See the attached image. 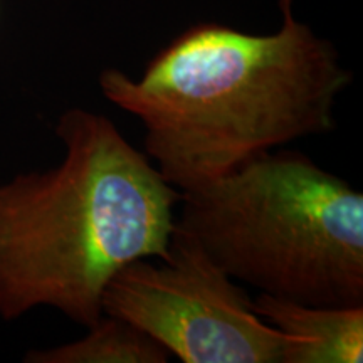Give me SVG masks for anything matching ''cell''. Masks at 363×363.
<instances>
[{
	"label": "cell",
	"mask_w": 363,
	"mask_h": 363,
	"mask_svg": "<svg viewBox=\"0 0 363 363\" xmlns=\"http://www.w3.org/2000/svg\"><path fill=\"white\" fill-rule=\"evenodd\" d=\"M84 338L49 352H35V363H165L170 353L121 318L104 315Z\"/></svg>",
	"instance_id": "8992f818"
},
{
	"label": "cell",
	"mask_w": 363,
	"mask_h": 363,
	"mask_svg": "<svg viewBox=\"0 0 363 363\" xmlns=\"http://www.w3.org/2000/svg\"><path fill=\"white\" fill-rule=\"evenodd\" d=\"M61 165L0 185V316L52 306L91 328L121 267L169 259L180 190L110 118L72 108Z\"/></svg>",
	"instance_id": "7a4b0ae2"
},
{
	"label": "cell",
	"mask_w": 363,
	"mask_h": 363,
	"mask_svg": "<svg viewBox=\"0 0 363 363\" xmlns=\"http://www.w3.org/2000/svg\"><path fill=\"white\" fill-rule=\"evenodd\" d=\"M283 13L281 30L269 35L190 27L140 79L118 69L99 74L103 96L142 121L145 152L174 187H195L335 128V104L352 72L328 40Z\"/></svg>",
	"instance_id": "6da1fadb"
},
{
	"label": "cell",
	"mask_w": 363,
	"mask_h": 363,
	"mask_svg": "<svg viewBox=\"0 0 363 363\" xmlns=\"http://www.w3.org/2000/svg\"><path fill=\"white\" fill-rule=\"evenodd\" d=\"M291 2L293 0H281V9H283V12L291 11Z\"/></svg>",
	"instance_id": "52a82bcc"
},
{
	"label": "cell",
	"mask_w": 363,
	"mask_h": 363,
	"mask_svg": "<svg viewBox=\"0 0 363 363\" xmlns=\"http://www.w3.org/2000/svg\"><path fill=\"white\" fill-rule=\"evenodd\" d=\"M252 310L274 328L303 338L286 363L363 360V306H310L261 293Z\"/></svg>",
	"instance_id": "5b68a950"
},
{
	"label": "cell",
	"mask_w": 363,
	"mask_h": 363,
	"mask_svg": "<svg viewBox=\"0 0 363 363\" xmlns=\"http://www.w3.org/2000/svg\"><path fill=\"white\" fill-rule=\"evenodd\" d=\"M175 225L233 279L310 306H363V194L301 152L180 190Z\"/></svg>",
	"instance_id": "3957f363"
},
{
	"label": "cell",
	"mask_w": 363,
	"mask_h": 363,
	"mask_svg": "<svg viewBox=\"0 0 363 363\" xmlns=\"http://www.w3.org/2000/svg\"><path fill=\"white\" fill-rule=\"evenodd\" d=\"M104 315L121 318L184 363H286L303 338L252 310V299L175 225L169 259H136L104 288Z\"/></svg>",
	"instance_id": "277c9868"
}]
</instances>
